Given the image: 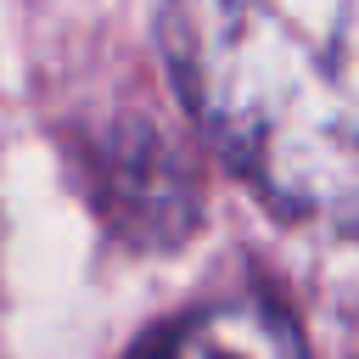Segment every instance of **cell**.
Instances as JSON below:
<instances>
[{"instance_id": "2", "label": "cell", "mask_w": 359, "mask_h": 359, "mask_svg": "<svg viewBox=\"0 0 359 359\" xmlns=\"http://www.w3.org/2000/svg\"><path fill=\"white\" fill-rule=\"evenodd\" d=\"M135 359H303V342L275 309L224 303V309H202L185 325L163 331Z\"/></svg>"}, {"instance_id": "1", "label": "cell", "mask_w": 359, "mask_h": 359, "mask_svg": "<svg viewBox=\"0 0 359 359\" xmlns=\"http://www.w3.org/2000/svg\"><path fill=\"white\" fill-rule=\"evenodd\" d=\"M353 0H168V62L230 157L303 213L353 191Z\"/></svg>"}]
</instances>
